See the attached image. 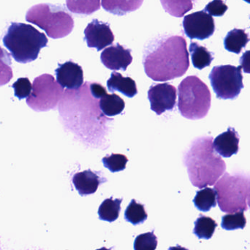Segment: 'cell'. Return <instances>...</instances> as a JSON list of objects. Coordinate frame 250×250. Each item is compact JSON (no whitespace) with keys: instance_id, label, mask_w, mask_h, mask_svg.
I'll list each match as a JSON object with an SVG mask.
<instances>
[{"instance_id":"obj_1","label":"cell","mask_w":250,"mask_h":250,"mask_svg":"<svg viewBox=\"0 0 250 250\" xmlns=\"http://www.w3.org/2000/svg\"><path fill=\"white\" fill-rule=\"evenodd\" d=\"M143 64L146 74L154 82L182 77L189 67L186 40L179 35L157 37L144 48Z\"/></svg>"},{"instance_id":"obj_2","label":"cell","mask_w":250,"mask_h":250,"mask_svg":"<svg viewBox=\"0 0 250 250\" xmlns=\"http://www.w3.org/2000/svg\"><path fill=\"white\" fill-rule=\"evenodd\" d=\"M213 141L212 136L196 138L184 157L191 183L200 189L214 185L226 172V163L214 151Z\"/></svg>"},{"instance_id":"obj_3","label":"cell","mask_w":250,"mask_h":250,"mask_svg":"<svg viewBox=\"0 0 250 250\" xmlns=\"http://www.w3.org/2000/svg\"><path fill=\"white\" fill-rule=\"evenodd\" d=\"M45 34L32 25L13 22L3 38V43L17 62L26 64L35 61L41 50L48 44Z\"/></svg>"},{"instance_id":"obj_4","label":"cell","mask_w":250,"mask_h":250,"mask_svg":"<svg viewBox=\"0 0 250 250\" xmlns=\"http://www.w3.org/2000/svg\"><path fill=\"white\" fill-rule=\"evenodd\" d=\"M178 97V108L182 117L191 120L207 117L211 108V92L198 76H188L181 82Z\"/></svg>"},{"instance_id":"obj_5","label":"cell","mask_w":250,"mask_h":250,"mask_svg":"<svg viewBox=\"0 0 250 250\" xmlns=\"http://www.w3.org/2000/svg\"><path fill=\"white\" fill-rule=\"evenodd\" d=\"M26 21L45 31L53 39L67 36L74 28V20L71 15L62 6L54 4L33 6L26 13Z\"/></svg>"},{"instance_id":"obj_6","label":"cell","mask_w":250,"mask_h":250,"mask_svg":"<svg viewBox=\"0 0 250 250\" xmlns=\"http://www.w3.org/2000/svg\"><path fill=\"white\" fill-rule=\"evenodd\" d=\"M249 182L244 173H226L216 182L214 189L217 192V204L223 212L232 214L248 209Z\"/></svg>"},{"instance_id":"obj_7","label":"cell","mask_w":250,"mask_h":250,"mask_svg":"<svg viewBox=\"0 0 250 250\" xmlns=\"http://www.w3.org/2000/svg\"><path fill=\"white\" fill-rule=\"evenodd\" d=\"M63 93L64 88L51 75L43 74L34 80L32 92L26 98V104L37 112L55 109Z\"/></svg>"},{"instance_id":"obj_8","label":"cell","mask_w":250,"mask_h":250,"mask_svg":"<svg viewBox=\"0 0 250 250\" xmlns=\"http://www.w3.org/2000/svg\"><path fill=\"white\" fill-rule=\"evenodd\" d=\"M242 67L215 66L210 73L209 78L213 90L219 99L234 100L244 88Z\"/></svg>"},{"instance_id":"obj_9","label":"cell","mask_w":250,"mask_h":250,"mask_svg":"<svg viewBox=\"0 0 250 250\" xmlns=\"http://www.w3.org/2000/svg\"><path fill=\"white\" fill-rule=\"evenodd\" d=\"M183 27L185 35L191 40L204 41L212 36L215 32L214 19L204 10L185 16Z\"/></svg>"},{"instance_id":"obj_10","label":"cell","mask_w":250,"mask_h":250,"mask_svg":"<svg viewBox=\"0 0 250 250\" xmlns=\"http://www.w3.org/2000/svg\"><path fill=\"white\" fill-rule=\"evenodd\" d=\"M176 88L167 83L153 85L148 91L151 109L157 115L173 110L176 105Z\"/></svg>"},{"instance_id":"obj_11","label":"cell","mask_w":250,"mask_h":250,"mask_svg":"<svg viewBox=\"0 0 250 250\" xmlns=\"http://www.w3.org/2000/svg\"><path fill=\"white\" fill-rule=\"evenodd\" d=\"M84 35L88 47L95 48L98 51L111 45L115 39L109 23L100 21L98 19H94L87 25Z\"/></svg>"},{"instance_id":"obj_12","label":"cell","mask_w":250,"mask_h":250,"mask_svg":"<svg viewBox=\"0 0 250 250\" xmlns=\"http://www.w3.org/2000/svg\"><path fill=\"white\" fill-rule=\"evenodd\" d=\"M101 60L109 70L125 71L132 63V57L130 50L117 43L105 48L101 54Z\"/></svg>"},{"instance_id":"obj_13","label":"cell","mask_w":250,"mask_h":250,"mask_svg":"<svg viewBox=\"0 0 250 250\" xmlns=\"http://www.w3.org/2000/svg\"><path fill=\"white\" fill-rule=\"evenodd\" d=\"M57 81L63 88L78 89L83 83V69L72 61L59 64L55 70Z\"/></svg>"},{"instance_id":"obj_14","label":"cell","mask_w":250,"mask_h":250,"mask_svg":"<svg viewBox=\"0 0 250 250\" xmlns=\"http://www.w3.org/2000/svg\"><path fill=\"white\" fill-rule=\"evenodd\" d=\"M101 175V173H95L91 170H84L76 173L72 181L79 195L85 196L95 193L100 185L107 182V179Z\"/></svg>"},{"instance_id":"obj_15","label":"cell","mask_w":250,"mask_h":250,"mask_svg":"<svg viewBox=\"0 0 250 250\" xmlns=\"http://www.w3.org/2000/svg\"><path fill=\"white\" fill-rule=\"evenodd\" d=\"M239 139L236 129L229 127L227 131L216 137L213 141L214 151L222 157H230L239 151Z\"/></svg>"},{"instance_id":"obj_16","label":"cell","mask_w":250,"mask_h":250,"mask_svg":"<svg viewBox=\"0 0 250 250\" xmlns=\"http://www.w3.org/2000/svg\"><path fill=\"white\" fill-rule=\"evenodd\" d=\"M108 90L111 92H121L128 98H133L138 93L136 83L129 77H123L120 73L114 72L107 82Z\"/></svg>"},{"instance_id":"obj_17","label":"cell","mask_w":250,"mask_h":250,"mask_svg":"<svg viewBox=\"0 0 250 250\" xmlns=\"http://www.w3.org/2000/svg\"><path fill=\"white\" fill-rule=\"evenodd\" d=\"M144 0H102L104 10L117 16H124L138 10Z\"/></svg>"},{"instance_id":"obj_18","label":"cell","mask_w":250,"mask_h":250,"mask_svg":"<svg viewBox=\"0 0 250 250\" xmlns=\"http://www.w3.org/2000/svg\"><path fill=\"white\" fill-rule=\"evenodd\" d=\"M250 41L249 35L244 29H233L224 39L225 48L229 52L239 54L242 48L246 47Z\"/></svg>"},{"instance_id":"obj_19","label":"cell","mask_w":250,"mask_h":250,"mask_svg":"<svg viewBox=\"0 0 250 250\" xmlns=\"http://www.w3.org/2000/svg\"><path fill=\"white\" fill-rule=\"evenodd\" d=\"M189 53L192 64L198 70H203L208 67L214 60L212 53L208 51L206 47L199 45L198 42H191Z\"/></svg>"},{"instance_id":"obj_20","label":"cell","mask_w":250,"mask_h":250,"mask_svg":"<svg viewBox=\"0 0 250 250\" xmlns=\"http://www.w3.org/2000/svg\"><path fill=\"white\" fill-rule=\"evenodd\" d=\"M100 108L105 115L114 117L119 115L124 111L125 101L116 94L106 93L101 98L99 103Z\"/></svg>"},{"instance_id":"obj_21","label":"cell","mask_w":250,"mask_h":250,"mask_svg":"<svg viewBox=\"0 0 250 250\" xmlns=\"http://www.w3.org/2000/svg\"><path fill=\"white\" fill-rule=\"evenodd\" d=\"M123 199H113V198L105 199L100 206L98 215L100 220L113 223L120 217L121 211V204Z\"/></svg>"},{"instance_id":"obj_22","label":"cell","mask_w":250,"mask_h":250,"mask_svg":"<svg viewBox=\"0 0 250 250\" xmlns=\"http://www.w3.org/2000/svg\"><path fill=\"white\" fill-rule=\"evenodd\" d=\"M193 203L199 211L207 212L217 206V192L208 188L201 189L197 192Z\"/></svg>"},{"instance_id":"obj_23","label":"cell","mask_w":250,"mask_h":250,"mask_svg":"<svg viewBox=\"0 0 250 250\" xmlns=\"http://www.w3.org/2000/svg\"><path fill=\"white\" fill-rule=\"evenodd\" d=\"M196 0H160L163 8L170 16L174 17H183L194 7Z\"/></svg>"},{"instance_id":"obj_24","label":"cell","mask_w":250,"mask_h":250,"mask_svg":"<svg viewBox=\"0 0 250 250\" xmlns=\"http://www.w3.org/2000/svg\"><path fill=\"white\" fill-rule=\"evenodd\" d=\"M67 8L71 13L91 15L101 8V0H66Z\"/></svg>"},{"instance_id":"obj_25","label":"cell","mask_w":250,"mask_h":250,"mask_svg":"<svg viewBox=\"0 0 250 250\" xmlns=\"http://www.w3.org/2000/svg\"><path fill=\"white\" fill-rule=\"evenodd\" d=\"M217 223L211 217L201 214L195 222L193 233L200 239H210L217 229Z\"/></svg>"},{"instance_id":"obj_26","label":"cell","mask_w":250,"mask_h":250,"mask_svg":"<svg viewBox=\"0 0 250 250\" xmlns=\"http://www.w3.org/2000/svg\"><path fill=\"white\" fill-rule=\"evenodd\" d=\"M147 218L148 215L146 212L144 206L137 203L135 199H132L125 210V220L136 226L144 223Z\"/></svg>"},{"instance_id":"obj_27","label":"cell","mask_w":250,"mask_h":250,"mask_svg":"<svg viewBox=\"0 0 250 250\" xmlns=\"http://www.w3.org/2000/svg\"><path fill=\"white\" fill-rule=\"evenodd\" d=\"M246 224L247 219L244 211L228 214L222 217L221 226L224 230H235L244 229Z\"/></svg>"},{"instance_id":"obj_28","label":"cell","mask_w":250,"mask_h":250,"mask_svg":"<svg viewBox=\"0 0 250 250\" xmlns=\"http://www.w3.org/2000/svg\"><path fill=\"white\" fill-rule=\"evenodd\" d=\"M10 54L0 47V86L7 84L13 79Z\"/></svg>"},{"instance_id":"obj_29","label":"cell","mask_w":250,"mask_h":250,"mask_svg":"<svg viewBox=\"0 0 250 250\" xmlns=\"http://www.w3.org/2000/svg\"><path fill=\"white\" fill-rule=\"evenodd\" d=\"M102 161L104 166L109 169L110 171L116 173V172L122 171L126 168L128 159L123 154H113L104 157Z\"/></svg>"},{"instance_id":"obj_30","label":"cell","mask_w":250,"mask_h":250,"mask_svg":"<svg viewBox=\"0 0 250 250\" xmlns=\"http://www.w3.org/2000/svg\"><path fill=\"white\" fill-rule=\"evenodd\" d=\"M157 246V238L154 231L142 233L137 236L134 242L135 250H155Z\"/></svg>"},{"instance_id":"obj_31","label":"cell","mask_w":250,"mask_h":250,"mask_svg":"<svg viewBox=\"0 0 250 250\" xmlns=\"http://www.w3.org/2000/svg\"><path fill=\"white\" fill-rule=\"evenodd\" d=\"M12 87L14 89L15 96L19 100H22L30 95L32 85L27 78H20L12 85Z\"/></svg>"},{"instance_id":"obj_32","label":"cell","mask_w":250,"mask_h":250,"mask_svg":"<svg viewBox=\"0 0 250 250\" xmlns=\"http://www.w3.org/2000/svg\"><path fill=\"white\" fill-rule=\"evenodd\" d=\"M229 7L223 0H213L206 6L204 11L208 13L210 16L221 17L227 11Z\"/></svg>"},{"instance_id":"obj_33","label":"cell","mask_w":250,"mask_h":250,"mask_svg":"<svg viewBox=\"0 0 250 250\" xmlns=\"http://www.w3.org/2000/svg\"><path fill=\"white\" fill-rule=\"evenodd\" d=\"M91 94L96 99H101L105 94L107 93L105 88L98 83H90Z\"/></svg>"},{"instance_id":"obj_34","label":"cell","mask_w":250,"mask_h":250,"mask_svg":"<svg viewBox=\"0 0 250 250\" xmlns=\"http://www.w3.org/2000/svg\"><path fill=\"white\" fill-rule=\"evenodd\" d=\"M241 67L245 73H250V50L245 51L239 60Z\"/></svg>"},{"instance_id":"obj_35","label":"cell","mask_w":250,"mask_h":250,"mask_svg":"<svg viewBox=\"0 0 250 250\" xmlns=\"http://www.w3.org/2000/svg\"><path fill=\"white\" fill-rule=\"evenodd\" d=\"M168 250H189L186 249V248H182L180 245H177L176 247H171V248H169Z\"/></svg>"},{"instance_id":"obj_36","label":"cell","mask_w":250,"mask_h":250,"mask_svg":"<svg viewBox=\"0 0 250 250\" xmlns=\"http://www.w3.org/2000/svg\"><path fill=\"white\" fill-rule=\"evenodd\" d=\"M248 205L249 206L250 208V179L249 182V189H248Z\"/></svg>"},{"instance_id":"obj_37","label":"cell","mask_w":250,"mask_h":250,"mask_svg":"<svg viewBox=\"0 0 250 250\" xmlns=\"http://www.w3.org/2000/svg\"><path fill=\"white\" fill-rule=\"evenodd\" d=\"M97 250H111L107 249V248H101V249H98Z\"/></svg>"},{"instance_id":"obj_38","label":"cell","mask_w":250,"mask_h":250,"mask_svg":"<svg viewBox=\"0 0 250 250\" xmlns=\"http://www.w3.org/2000/svg\"><path fill=\"white\" fill-rule=\"evenodd\" d=\"M244 1H245L246 2L249 3V4H250V0H244Z\"/></svg>"}]
</instances>
